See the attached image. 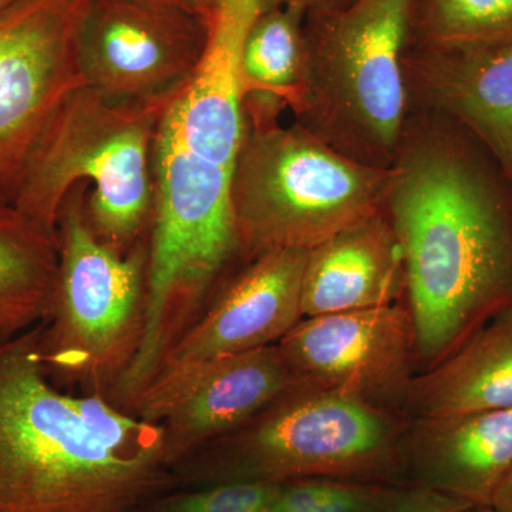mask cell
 Instances as JSON below:
<instances>
[{"label": "cell", "mask_w": 512, "mask_h": 512, "mask_svg": "<svg viewBox=\"0 0 512 512\" xmlns=\"http://www.w3.org/2000/svg\"><path fill=\"white\" fill-rule=\"evenodd\" d=\"M383 210L406 259L421 373L512 301V178L457 121L410 109Z\"/></svg>", "instance_id": "6da1fadb"}, {"label": "cell", "mask_w": 512, "mask_h": 512, "mask_svg": "<svg viewBox=\"0 0 512 512\" xmlns=\"http://www.w3.org/2000/svg\"><path fill=\"white\" fill-rule=\"evenodd\" d=\"M40 335L0 343V512H138L171 493L163 426L60 393Z\"/></svg>", "instance_id": "7a4b0ae2"}, {"label": "cell", "mask_w": 512, "mask_h": 512, "mask_svg": "<svg viewBox=\"0 0 512 512\" xmlns=\"http://www.w3.org/2000/svg\"><path fill=\"white\" fill-rule=\"evenodd\" d=\"M170 100L114 99L89 86L74 90L47 124L10 205L57 234L70 191L87 181L93 184V231L114 251L124 247L153 215L154 138Z\"/></svg>", "instance_id": "3957f363"}, {"label": "cell", "mask_w": 512, "mask_h": 512, "mask_svg": "<svg viewBox=\"0 0 512 512\" xmlns=\"http://www.w3.org/2000/svg\"><path fill=\"white\" fill-rule=\"evenodd\" d=\"M406 416L349 394L295 383L217 446L174 467L178 483H285L330 477L407 485Z\"/></svg>", "instance_id": "277c9868"}, {"label": "cell", "mask_w": 512, "mask_h": 512, "mask_svg": "<svg viewBox=\"0 0 512 512\" xmlns=\"http://www.w3.org/2000/svg\"><path fill=\"white\" fill-rule=\"evenodd\" d=\"M410 0H353L306 16L308 74L295 123L343 156L392 167L409 96L403 56Z\"/></svg>", "instance_id": "5b68a950"}, {"label": "cell", "mask_w": 512, "mask_h": 512, "mask_svg": "<svg viewBox=\"0 0 512 512\" xmlns=\"http://www.w3.org/2000/svg\"><path fill=\"white\" fill-rule=\"evenodd\" d=\"M389 180L390 168L357 163L298 123L245 120L232 180L239 254L311 251L382 210Z\"/></svg>", "instance_id": "8992f818"}, {"label": "cell", "mask_w": 512, "mask_h": 512, "mask_svg": "<svg viewBox=\"0 0 512 512\" xmlns=\"http://www.w3.org/2000/svg\"><path fill=\"white\" fill-rule=\"evenodd\" d=\"M82 192L70 191L60 212L59 269L40 335L47 372L64 375H99L121 360L126 367L143 326L144 255L124 258L101 242L84 218Z\"/></svg>", "instance_id": "52a82bcc"}, {"label": "cell", "mask_w": 512, "mask_h": 512, "mask_svg": "<svg viewBox=\"0 0 512 512\" xmlns=\"http://www.w3.org/2000/svg\"><path fill=\"white\" fill-rule=\"evenodd\" d=\"M89 0H16L0 12V202L10 204L36 144L84 84L77 32Z\"/></svg>", "instance_id": "ba28073f"}, {"label": "cell", "mask_w": 512, "mask_h": 512, "mask_svg": "<svg viewBox=\"0 0 512 512\" xmlns=\"http://www.w3.org/2000/svg\"><path fill=\"white\" fill-rule=\"evenodd\" d=\"M200 13L141 0H89L77 32L84 84L128 101L173 99L207 46Z\"/></svg>", "instance_id": "9c48e42d"}, {"label": "cell", "mask_w": 512, "mask_h": 512, "mask_svg": "<svg viewBox=\"0 0 512 512\" xmlns=\"http://www.w3.org/2000/svg\"><path fill=\"white\" fill-rule=\"evenodd\" d=\"M278 348L296 383L349 394L403 416L420 373L406 302L302 318Z\"/></svg>", "instance_id": "30bf717a"}, {"label": "cell", "mask_w": 512, "mask_h": 512, "mask_svg": "<svg viewBox=\"0 0 512 512\" xmlns=\"http://www.w3.org/2000/svg\"><path fill=\"white\" fill-rule=\"evenodd\" d=\"M305 249H275L249 261L214 306L175 340L147 389L153 399L215 360L278 345L303 318Z\"/></svg>", "instance_id": "8fae6325"}, {"label": "cell", "mask_w": 512, "mask_h": 512, "mask_svg": "<svg viewBox=\"0 0 512 512\" xmlns=\"http://www.w3.org/2000/svg\"><path fill=\"white\" fill-rule=\"evenodd\" d=\"M278 345L215 360L153 399L141 419L161 424L171 466L238 430L295 384Z\"/></svg>", "instance_id": "7c38bea8"}, {"label": "cell", "mask_w": 512, "mask_h": 512, "mask_svg": "<svg viewBox=\"0 0 512 512\" xmlns=\"http://www.w3.org/2000/svg\"><path fill=\"white\" fill-rule=\"evenodd\" d=\"M409 110L457 121L512 178V39L470 50H404Z\"/></svg>", "instance_id": "4fadbf2b"}, {"label": "cell", "mask_w": 512, "mask_h": 512, "mask_svg": "<svg viewBox=\"0 0 512 512\" xmlns=\"http://www.w3.org/2000/svg\"><path fill=\"white\" fill-rule=\"evenodd\" d=\"M402 451L409 487L491 507L512 470V407L407 419Z\"/></svg>", "instance_id": "5bb4252c"}, {"label": "cell", "mask_w": 512, "mask_h": 512, "mask_svg": "<svg viewBox=\"0 0 512 512\" xmlns=\"http://www.w3.org/2000/svg\"><path fill=\"white\" fill-rule=\"evenodd\" d=\"M406 259L382 210L353 222L309 251L302 315L363 311L406 302Z\"/></svg>", "instance_id": "9a60e30c"}, {"label": "cell", "mask_w": 512, "mask_h": 512, "mask_svg": "<svg viewBox=\"0 0 512 512\" xmlns=\"http://www.w3.org/2000/svg\"><path fill=\"white\" fill-rule=\"evenodd\" d=\"M512 407V301L446 359L419 373L406 419Z\"/></svg>", "instance_id": "2e32d148"}, {"label": "cell", "mask_w": 512, "mask_h": 512, "mask_svg": "<svg viewBox=\"0 0 512 512\" xmlns=\"http://www.w3.org/2000/svg\"><path fill=\"white\" fill-rule=\"evenodd\" d=\"M306 74L305 16L286 6H268L256 16L242 45L245 114L279 117L282 110H295Z\"/></svg>", "instance_id": "e0dca14e"}, {"label": "cell", "mask_w": 512, "mask_h": 512, "mask_svg": "<svg viewBox=\"0 0 512 512\" xmlns=\"http://www.w3.org/2000/svg\"><path fill=\"white\" fill-rule=\"evenodd\" d=\"M59 269V237L0 202V343L46 319Z\"/></svg>", "instance_id": "ac0fdd59"}, {"label": "cell", "mask_w": 512, "mask_h": 512, "mask_svg": "<svg viewBox=\"0 0 512 512\" xmlns=\"http://www.w3.org/2000/svg\"><path fill=\"white\" fill-rule=\"evenodd\" d=\"M512 39V0H410L406 50H470Z\"/></svg>", "instance_id": "d6986e66"}, {"label": "cell", "mask_w": 512, "mask_h": 512, "mask_svg": "<svg viewBox=\"0 0 512 512\" xmlns=\"http://www.w3.org/2000/svg\"><path fill=\"white\" fill-rule=\"evenodd\" d=\"M406 488L348 478H299L279 485L266 512H380L396 503Z\"/></svg>", "instance_id": "ffe728a7"}, {"label": "cell", "mask_w": 512, "mask_h": 512, "mask_svg": "<svg viewBox=\"0 0 512 512\" xmlns=\"http://www.w3.org/2000/svg\"><path fill=\"white\" fill-rule=\"evenodd\" d=\"M281 483H225L205 485L185 493L164 494L141 512H266Z\"/></svg>", "instance_id": "44dd1931"}, {"label": "cell", "mask_w": 512, "mask_h": 512, "mask_svg": "<svg viewBox=\"0 0 512 512\" xmlns=\"http://www.w3.org/2000/svg\"><path fill=\"white\" fill-rule=\"evenodd\" d=\"M473 504L426 488L407 487L402 497L380 512H473Z\"/></svg>", "instance_id": "7402d4cb"}, {"label": "cell", "mask_w": 512, "mask_h": 512, "mask_svg": "<svg viewBox=\"0 0 512 512\" xmlns=\"http://www.w3.org/2000/svg\"><path fill=\"white\" fill-rule=\"evenodd\" d=\"M275 5L298 10L303 16L325 15L349 6L353 0H272Z\"/></svg>", "instance_id": "603a6c76"}, {"label": "cell", "mask_w": 512, "mask_h": 512, "mask_svg": "<svg viewBox=\"0 0 512 512\" xmlns=\"http://www.w3.org/2000/svg\"><path fill=\"white\" fill-rule=\"evenodd\" d=\"M491 507L495 508V510L512 512V470L510 474L505 477L497 493H495Z\"/></svg>", "instance_id": "cb8c5ba5"}, {"label": "cell", "mask_w": 512, "mask_h": 512, "mask_svg": "<svg viewBox=\"0 0 512 512\" xmlns=\"http://www.w3.org/2000/svg\"><path fill=\"white\" fill-rule=\"evenodd\" d=\"M153 5L167 6V8L181 9L185 12L198 13L204 0H141Z\"/></svg>", "instance_id": "d4e9b609"}, {"label": "cell", "mask_w": 512, "mask_h": 512, "mask_svg": "<svg viewBox=\"0 0 512 512\" xmlns=\"http://www.w3.org/2000/svg\"><path fill=\"white\" fill-rule=\"evenodd\" d=\"M16 0H0V12H2L3 9L8 8V6L12 5V3H15Z\"/></svg>", "instance_id": "484cf974"}, {"label": "cell", "mask_w": 512, "mask_h": 512, "mask_svg": "<svg viewBox=\"0 0 512 512\" xmlns=\"http://www.w3.org/2000/svg\"><path fill=\"white\" fill-rule=\"evenodd\" d=\"M473 512H504L500 510H495L493 507H485V508H477V510H474Z\"/></svg>", "instance_id": "4316f807"}, {"label": "cell", "mask_w": 512, "mask_h": 512, "mask_svg": "<svg viewBox=\"0 0 512 512\" xmlns=\"http://www.w3.org/2000/svg\"><path fill=\"white\" fill-rule=\"evenodd\" d=\"M138 512H141V511H138Z\"/></svg>", "instance_id": "83f0119b"}]
</instances>
